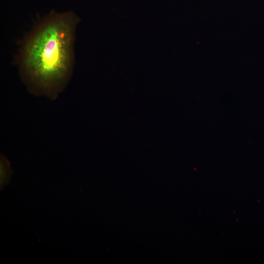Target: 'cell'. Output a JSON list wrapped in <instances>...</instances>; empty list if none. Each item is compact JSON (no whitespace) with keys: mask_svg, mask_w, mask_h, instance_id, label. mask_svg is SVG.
Masks as SVG:
<instances>
[{"mask_svg":"<svg viewBox=\"0 0 264 264\" xmlns=\"http://www.w3.org/2000/svg\"><path fill=\"white\" fill-rule=\"evenodd\" d=\"M77 22L72 12H52L26 40L21 54V73L33 93L55 99L65 88L71 73Z\"/></svg>","mask_w":264,"mask_h":264,"instance_id":"1","label":"cell"},{"mask_svg":"<svg viewBox=\"0 0 264 264\" xmlns=\"http://www.w3.org/2000/svg\"><path fill=\"white\" fill-rule=\"evenodd\" d=\"M10 174V167L8 160L3 155L0 157V183H5Z\"/></svg>","mask_w":264,"mask_h":264,"instance_id":"2","label":"cell"}]
</instances>
